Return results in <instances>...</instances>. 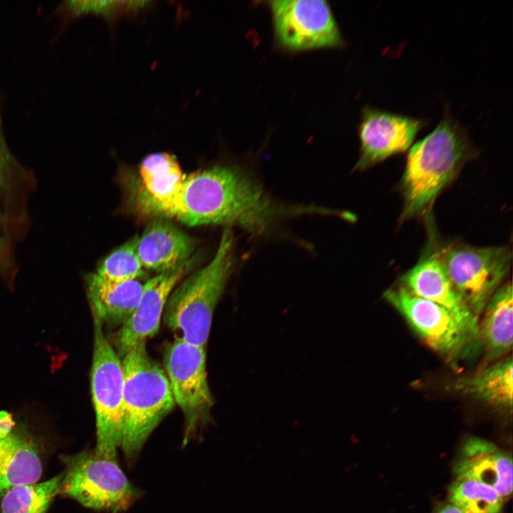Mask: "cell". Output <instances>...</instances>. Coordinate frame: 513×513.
I'll return each instance as SVG.
<instances>
[{
    "mask_svg": "<svg viewBox=\"0 0 513 513\" xmlns=\"http://www.w3.org/2000/svg\"><path fill=\"white\" fill-rule=\"evenodd\" d=\"M143 214L187 226L237 225L262 234L283 219L305 214L304 206L271 198L253 177L234 166L217 165L185 175L162 201L134 199Z\"/></svg>",
    "mask_w": 513,
    "mask_h": 513,
    "instance_id": "cell-1",
    "label": "cell"
},
{
    "mask_svg": "<svg viewBox=\"0 0 513 513\" xmlns=\"http://www.w3.org/2000/svg\"><path fill=\"white\" fill-rule=\"evenodd\" d=\"M477 153L466 128L447 108L435 128L408 152L401 182L404 205L400 221L426 210Z\"/></svg>",
    "mask_w": 513,
    "mask_h": 513,
    "instance_id": "cell-2",
    "label": "cell"
},
{
    "mask_svg": "<svg viewBox=\"0 0 513 513\" xmlns=\"http://www.w3.org/2000/svg\"><path fill=\"white\" fill-rule=\"evenodd\" d=\"M145 342L131 348L121 358L123 393L120 447L130 466L175 404L166 373L150 356Z\"/></svg>",
    "mask_w": 513,
    "mask_h": 513,
    "instance_id": "cell-3",
    "label": "cell"
},
{
    "mask_svg": "<svg viewBox=\"0 0 513 513\" xmlns=\"http://www.w3.org/2000/svg\"><path fill=\"white\" fill-rule=\"evenodd\" d=\"M234 259V234L231 227H226L212 259L171 292L164 309V322L180 331L185 341L201 347L207 344L214 310Z\"/></svg>",
    "mask_w": 513,
    "mask_h": 513,
    "instance_id": "cell-4",
    "label": "cell"
},
{
    "mask_svg": "<svg viewBox=\"0 0 513 513\" xmlns=\"http://www.w3.org/2000/svg\"><path fill=\"white\" fill-rule=\"evenodd\" d=\"M66 466L58 494L84 507L119 512L128 509L142 495L128 480L117 459L99 455L94 449L60 456Z\"/></svg>",
    "mask_w": 513,
    "mask_h": 513,
    "instance_id": "cell-5",
    "label": "cell"
},
{
    "mask_svg": "<svg viewBox=\"0 0 513 513\" xmlns=\"http://www.w3.org/2000/svg\"><path fill=\"white\" fill-rule=\"evenodd\" d=\"M92 315L94 335L90 388L96 422L94 450L100 456L117 459L123 427L122 363L105 336L102 322Z\"/></svg>",
    "mask_w": 513,
    "mask_h": 513,
    "instance_id": "cell-6",
    "label": "cell"
},
{
    "mask_svg": "<svg viewBox=\"0 0 513 513\" xmlns=\"http://www.w3.org/2000/svg\"><path fill=\"white\" fill-rule=\"evenodd\" d=\"M164 364L175 403L184 415L185 446L212 421L214 400L207 381L204 347L177 337L165 351Z\"/></svg>",
    "mask_w": 513,
    "mask_h": 513,
    "instance_id": "cell-7",
    "label": "cell"
},
{
    "mask_svg": "<svg viewBox=\"0 0 513 513\" xmlns=\"http://www.w3.org/2000/svg\"><path fill=\"white\" fill-rule=\"evenodd\" d=\"M437 255L455 290L479 320L510 269L511 251L505 247L452 245Z\"/></svg>",
    "mask_w": 513,
    "mask_h": 513,
    "instance_id": "cell-8",
    "label": "cell"
},
{
    "mask_svg": "<svg viewBox=\"0 0 513 513\" xmlns=\"http://www.w3.org/2000/svg\"><path fill=\"white\" fill-rule=\"evenodd\" d=\"M383 298L430 348L452 366L457 367L462 360L480 348L447 309L413 294L404 286L387 289Z\"/></svg>",
    "mask_w": 513,
    "mask_h": 513,
    "instance_id": "cell-9",
    "label": "cell"
},
{
    "mask_svg": "<svg viewBox=\"0 0 513 513\" xmlns=\"http://www.w3.org/2000/svg\"><path fill=\"white\" fill-rule=\"evenodd\" d=\"M274 39L289 51L343 45L331 9L322 0L270 1Z\"/></svg>",
    "mask_w": 513,
    "mask_h": 513,
    "instance_id": "cell-10",
    "label": "cell"
},
{
    "mask_svg": "<svg viewBox=\"0 0 513 513\" xmlns=\"http://www.w3.org/2000/svg\"><path fill=\"white\" fill-rule=\"evenodd\" d=\"M426 121L372 107L361 113L358 127L360 155L355 170H363L406 151Z\"/></svg>",
    "mask_w": 513,
    "mask_h": 513,
    "instance_id": "cell-11",
    "label": "cell"
},
{
    "mask_svg": "<svg viewBox=\"0 0 513 513\" xmlns=\"http://www.w3.org/2000/svg\"><path fill=\"white\" fill-rule=\"evenodd\" d=\"M195 263V256H192L174 269L159 273L143 284L135 311L114 336L116 353L120 359L131 348L157 333L171 292Z\"/></svg>",
    "mask_w": 513,
    "mask_h": 513,
    "instance_id": "cell-12",
    "label": "cell"
},
{
    "mask_svg": "<svg viewBox=\"0 0 513 513\" xmlns=\"http://www.w3.org/2000/svg\"><path fill=\"white\" fill-rule=\"evenodd\" d=\"M402 281L413 294L447 309L479 345V320L455 290L437 254L423 258L403 275Z\"/></svg>",
    "mask_w": 513,
    "mask_h": 513,
    "instance_id": "cell-13",
    "label": "cell"
},
{
    "mask_svg": "<svg viewBox=\"0 0 513 513\" xmlns=\"http://www.w3.org/2000/svg\"><path fill=\"white\" fill-rule=\"evenodd\" d=\"M42 462L35 440L17 429L11 415L0 411V492L10 487L37 482Z\"/></svg>",
    "mask_w": 513,
    "mask_h": 513,
    "instance_id": "cell-14",
    "label": "cell"
},
{
    "mask_svg": "<svg viewBox=\"0 0 513 513\" xmlns=\"http://www.w3.org/2000/svg\"><path fill=\"white\" fill-rule=\"evenodd\" d=\"M453 471L457 477L474 479L493 487L503 499L512 494V457L487 440L476 437L466 440Z\"/></svg>",
    "mask_w": 513,
    "mask_h": 513,
    "instance_id": "cell-15",
    "label": "cell"
},
{
    "mask_svg": "<svg viewBox=\"0 0 513 513\" xmlns=\"http://www.w3.org/2000/svg\"><path fill=\"white\" fill-rule=\"evenodd\" d=\"M196 240L167 219L155 218L136 236V250L143 268L159 273L189 260Z\"/></svg>",
    "mask_w": 513,
    "mask_h": 513,
    "instance_id": "cell-16",
    "label": "cell"
},
{
    "mask_svg": "<svg viewBox=\"0 0 513 513\" xmlns=\"http://www.w3.org/2000/svg\"><path fill=\"white\" fill-rule=\"evenodd\" d=\"M478 323V341L488 363L504 357L512 348L513 296L511 282L501 285L486 305Z\"/></svg>",
    "mask_w": 513,
    "mask_h": 513,
    "instance_id": "cell-17",
    "label": "cell"
},
{
    "mask_svg": "<svg viewBox=\"0 0 513 513\" xmlns=\"http://www.w3.org/2000/svg\"><path fill=\"white\" fill-rule=\"evenodd\" d=\"M85 282L92 314L102 323L121 326L135 311L143 286L138 280L107 281L94 272L86 274Z\"/></svg>",
    "mask_w": 513,
    "mask_h": 513,
    "instance_id": "cell-18",
    "label": "cell"
},
{
    "mask_svg": "<svg viewBox=\"0 0 513 513\" xmlns=\"http://www.w3.org/2000/svg\"><path fill=\"white\" fill-rule=\"evenodd\" d=\"M513 363L506 356L483 366L472 375L457 379L454 389L459 393L481 401L497 410L512 413Z\"/></svg>",
    "mask_w": 513,
    "mask_h": 513,
    "instance_id": "cell-19",
    "label": "cell"
},
{
    "mask_svg": "<svg viewBox=\"0 0 513 513\" xmlns=\"http://www.w3.org/2000/svg\"><path fill=\"white\" fill-rule=\"evenodd\" d=\"M141 185L134 197L162 201L172 195L185 177L176 158L167 152L147 155L139 166Z\"/></svg>",
    "mask_w": 513,
    "mask_h": 513,
    "instance_id": "cell-20",
    "label": "cell"
},
{
    "mask_svg": "<svg viewBox=\"0 0 513 513\" xmlns=\"http://www.w3.org/2000/svg\"><path fill=\"white\" fill-rule=\"evenodd\" d=\"M63 472L40 483L18 484L4 492L0 513H46L59 492Z\"/></svg>",
    "mask_w": 513,
    "mask_h": 513,
    "instance_id": "cell-21",
    "label": "cell"
},
{
    "mask_svg": "<svg viewBox=\"0 0 513 513\" xmlns=\"http://www.w3.org/2000/svg\"><path fill=\"white\" fill-rule=\"evenodd\" d=\"M448 499L465 513H501L504 501L493 487L467 477H457L452 483Z\"/></svg>",
    "mask_w": 513,
    "mask_h": 513,
    "instance_id": "cell-22",
    "label": "cell"
},
{
    "mask_svg": "<svg viewBox=\"0 0 513 513\" xmlns=\"http://www.w3.org/2000/svg\"><path fill=\"white\" fill-rule=\"evenodd\" d=\"M144 268L136 250V236L108 254L94 272L110 281L137 280L143 275Z\"/></svg>",
    "mask_w": 513,
    "mask_h": 513,
    "instance_id": "cell-23",
    "label": "cell"
},
{
    "mask_svg": "<svg viewBox=\"0 0 513 513\" xmlns=\"http://www.w3.org/2000/svg\"><path fill=\"white\" fill-rule=\"evenodd\" d=\"M60 9L69 18L87 14L110 18L123 11V1H66L62 3Z\"/></svg>",
    "mask_w": 513,
    "mask_h": 513,
    "instance_id": "cell-24",
    "label": "cell"
},
{
    "mask_svg": "<svg viewBox=\"0 0 513 513\" xmlns=\"http://www.w3.org/2000/svg\"><path fill=\"white\" fill-rule=\"evenodd\" d=\"M16 165V160L11 154L3 132L0 114V188L4 187Z\"/></svg>",
    "mask_w": 513,
    "mask_h": 513,
    "instance_id": "cell-25",
    "label": "cell"
},
{
    "mask_svg": "<svg viewBox=\"0 0 513 513\" xmlns=\"http://www.w3.org/2000/svg\"><path fill=\"white\" fill-rule=\"evenodd\" d=\"M435 513H465L452 504H443L439 506Z\"/></svg>",
    "mask_w": 513,
    "mask_h": 513,
    "instance_id": "cell-26",
    "label": "cell"
},
{
    "mask_svg": "<svg viewBox=\"0 0 513 513\" xmlns=\"http://www.w3.org/2000/svg\"><path fill=\"white\" fill-rule=\"evenodd\" d=\"M1 219V213L0 211V222ZM6 241L0 234V266L6 264Z\"/></svg>",
    "mask_w": 513,
    "mask_h": 513,
    "instance_id": "cell-27",
    "label": "cell"
},
{
    "mask_svg": "<svg viewBox=\"0 0 513 513\" xmlns=\"http://www.w3.org/2000/svg\"><path fill=\"white\" fill-rule=\"evenodd\" d=\"M112 513H116V512H112Z\"/></svg>",
    "mask_w": 513,
    "mask_h": 513,
    "instance_id": "cell-28",
    "label": "cell"
}]
</instances>
